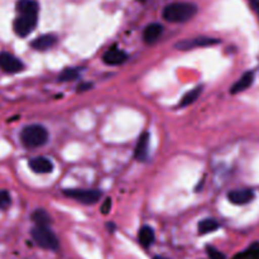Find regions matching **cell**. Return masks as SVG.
Returning <instances> with one entry per match:
<instances>
[{
  "label": "cell",
  "mask_w": 259,
  "mask_h": 259,
  "mask_svg": "<svg viewBox=\"0 0 259 259\" xmlns=\"http://www.w3.org/2000/svg\"><path fill=\"white\" fill-rule=\"evenodd\" d=\"M20 141L27 148H39L45 146L48 141V132L45 126L32 124L22 129Z\"/></svg>",
  "instance_id": "3"
},
{
  "label": "cell",
  "mask_w": 259,
  "mask_h": 259,
  "mask_svg": "<svg viewBox=\"0 0 259 259\" xmlns=\"http://www.w3.org/2000/svg\"><path fill=\"white\" fill-rule=\"evenodd\" d=\"M57 42V37L53 34H43L35 38L32 42V47L37 51H46L52 48Z\"/></svg>",
  "instance_id": "13"
},
{
  "label": "cell",
  "mask_w": 259,
  "mask_h": 259,
  "mask_svg": "<svg viewBox=\"0 0 259 259\" xmlns=\"http://www.w3.org/2000/svg\"><path fill=\"white\" fill-rule=\"evenodd\" d=\"M154 259H166V258H162V257H156Z\"/></svg>",
  "instance_id": "25"
},
{
  "label": "cell",
  "mask_w": 259,
  "mask_h": 259,
  "mask_svg": "<svg viewBox=\"0 0 259 259\" xmlns=\"http://www.w3.org/2000/svg\"><path fill=\"white\" fill-rule=\"evenodd\" d=\"M163 33V27L159 23H151L146 27L143 32V38L144 42L148 43V45H153L157 40L159 39V37Z\"/></svg>",
  "instance_id": "10"
},
{
  "label": "cell",
  "mask_w": 259,
  "mask_h": 259,
  "mask_svg": "<svg viewBox=\"0 0 259 259\" xmlns=\"http://www.w3.org/2000/svg\"><path fill=\"white\" fill-rule=\"evenodd\" d=\"M201 93H202V86H197V88H195L194 90H190L189 93L182 98L181 103H180V106H181V108H185V106H189L191 105V104H194Z\"/></svg>",
  "instance_id": "16"
},
{
  "label": "cell",
  "mask_w": 259,
  "mask_h": 259,
  "mask_svg": "<svg viewBox=\"0 0 259 259\" xmlns=\"http://www.w3.org/2000/svg\"><path fill=\"white\" fill-rule=\"evenodd\" d=\"M128 58L126 53L124 51L118 50V48H113V50H109L105 55L103 56V61L109 66H118L124 63Z\"/></svg>",
  "instance_id": "11"
},
{
  "label": "cell",
  "mask_w": 259,
  "mask_h": 259,
  "mask_svg": "<svg viewBox=\"0 0 259 259\" xmlns=\"http://www.w3.org/2000/svg\"><path fill=\"white\" fill-rule=\"evenodd\" d=\"M33 222L37 224V227H48L51 224V217L45 210H35L32 215Z\"/></svg>",
  "instance_id": "18"
},
{
  "label": "cell",
  "mask_w": 259,
  "mask_h": 259,
  "mask_svg": "<svg viewBox=\"0 0 259 259\" xmlns=\"http://www.w3.org/2000/svg\"><path fill=\"white\" fill-rule=\"evenodd\" d=\"M148 142H149V134L147 132L142 133L139 137L138 143H137L136 151H134V156L138 161H144L147 158V153H148Z\"/></svg>",
  "instance_id": "14"
},
{
  "label": "cell",
  "mask_w": 259,
  "mask_h": 259,
  "mask_svg": "<svg viewBox=\"0 0 259 259\" xmlns=\"http://www.w3.org/2000/svg\"><path fill=\"white\" fill-rule=\"evenodd\" d=\"M110 207H111V200L110 199H106L105 201H104L103 206H101V211H103V214H108L109 211H110Z\"/></svg>",
  "instance_id": "23"
},
{
  "label": "cell",
  "mask_w": 259,
  "mask_h": 259,
  "mask_svg": "<svg viewBox=\"0 0 259 259\" xmlns=\"http://www.w3.org/2000/svg\"><path fill=\"white\" fill-rule=\"evenodd\" d=\"M29 167L33 172L39 175L50 174L53 171V163L50 158L46 157H37V158H32L29 161Z\"/></svg>",
  "instance_id": "9"
},
{
  "label": "cell",
  "mask_w": 259,
  "mask_h": 259,
  "mask_svg": "<svg viewBox=\"0 0 259 259\" xmlns=\"http://www.w3.org/2000/svg\"><path fill=\"white\" fill-rule=\"evenodd\" d=\"M253 197H254V194H253L252 190H248V189L233 190V191H230L229 195H228L229 201L234 205L249 204V202L253 200Z\"/></svg>",
  "instance_id": "8"
},
{
  "label": "cell",
  "mask_w": 259,
  "mask_h": 259,
  "mask_svg": "<svg viewBox=\"0 0 259 259\" xmlns=\"http://www.w3.org/2000/svg\"><path fill=\"white\" fill-rule=\"evenodd\" d=\"M219 43V39L217 38H209V37H199L194 38V39H185L182 42H179L176 45V48L181 51L191 50L195 47H206V46H212Z\"/></svg>",
  "instance_id": "7"
},
{
  "label": "cell",
  "mask_w": 259,
  "mask_h": 259,
  "mask_svg": "<svg viewBox=\"0 0 259 259\" xmlns=\"http://www.w3.org/2000/svg\"><path fill=\"white\" fill-rule=\"evenodd\" d=\"M138 239H139V243H141L142 247H144V248L151 247L154 242L153 229L149 227H143L141 230H139Z\"/></svg>",
  "instance_id": "15"
},
{
  "label": "cell",
  "mask_w": 259,
  "mask_h": 259,
  "mask_svg": "<svg viewBox=\"0 0 259 259\" xmlns=\"http://www.w3.org/2000/svg\"><path fill=\"white\" fill-rule=\"evenodd\" d=\"M0 68L8 73H18L23 71L24 65L19 58L13 56L12 53L2 52L0 53Z\"/></svg>",
  "instance_id": "6"
},
{
  "label": "cell",
  "mask_w": 259,
  "mask_h": 259,
  "mask_svg": "<svg viewBox=\"0 0 259 259\" xmlns=\"http://www.w3.org/2000/svg\"><path fill=\"white\" fill-rule=\"evenodd\" d=\"M10 205V195L5 190H0V209H5Z\"/></svg>",
  "instance_id": "22"
},
{
  "label": "cell",
  "mask_w": 259,
  "mask_h": 259,
  "mask_svg": "<svg viewBox=\"0 0 259 259\" xmlns=\"http://www.w3.org/2000/svg\"><path fill=\"white\" fill-rule=\"evenodd\" d=\"M63 194L85 205L96 204L101 197V192L99 190H65Z\"/></svg>",
  "instance_id": "5"
},
{
  "label": "cell",
  "mask_w": 259,
  "mask_h": 259,
  "mask_svg": "<svg viewBox=\"0 0 259 259\" xmlns=\"http://www.w3.org/2000/svg\"><path fill=\"white\" fill-rule=\"evenodd\" d=\"M206 252H207V255H209L210 259H227L224 253H222L219 249L211 247V245H207Z\"/></svg>",
  "instance_id": "21"
},
{
  "label": "cell",
  "mask_w": 259,
  "mask_h": 259,
  "mask_svg": "<svg viewBox=\"0 0 259 259\" xmlns=\"http://www.w3.org/2000/svg\"><path fill=\"white\" fill-rule=\"evenodd\" d=\"M78 75H80L78 68H66L58 76V80L62 81V82H65V81H73L75 78L78 77Z\"/></svg>",
  "instance_id": "20"
},
{
  "label": "cell",
  "mask_w": 259,
  "mask_h": 259,
  "mask_svg": "<svg viewBox=\"0 0 259 259\" xmlns=\"http://www.w3.org/2000/svg\"><path fill=\"white\" fill-rule=\"evenodd\" d=\"M32 238L38 247L48 250H56L60 247L57 237L48 227H37L32 229Z\"/></svg>",
  "instance_id": "4"
},
{
  "label": "cell",
  "mask_w": 259,
  "mask_h": 259,
  "mask_svg": "<svg viewBox=\"0 0 259 259\" xmlns=\"http://www.w3.org/2000/svg\"><path fill=\"white\" fill-rule=\"evenodd\" d=\"M250 4V7H252L253 12L257 14V17L259 18V0H248Z\"/></svg>",
  "instance_id": "24"
},
{
  "label": "cell",
  "mask_w": 259,
  "mask_h": 259,
  "mask_svg": "<svg viewBox=\"0 0 259 259\" xmlns=\"http://www.w3.org/2000/svg\"><path fill=\"white\" fill-rule=\"evenodd\" d=\"M219 228V223L215 219H205L199 224V233L200 234H209Z\"/></svg>",
  "instance_id": "19"
},
{
  "label": "cell",
  "mask_w": 259,
  "mask_h": 259,
  "mask_svg": "<svg viewBox=\"0 0 259 259\" xmlns=\"http://www.w3.org/2000/svg\"><path fill=\"white\" fill-rule=\"evenodd\" d=\"M253 81H254V72H253V71H248V72H245L244 75H243L242 77H240L239 80H238L237 82L232 86V89H230V93L232 94L243 93V91L247 90L248 88H250V85L253 83Z\"/></svg>",
  "instance_id": "12"
},
{
  "label": "cell",
  "mask_w": 259,
  "mask_h": 259,
  "mask_svg": "<svg viewBox=\"0 0 259 259\" xmlns=\"http://www.w3.org/2000/svg\"><path fill=\"white\" fill-rule=\"evenodd\" d=\"M197 7L192 3H172L163 10V18L171 23H184L195 17Z\"/></svg>",
  "instance_id": "2"
},
{
  "label": "cell",
  "mask_w": 259,
  "mask_h": 259,
  "mask_svg": "<svg viewBox=\"0 0 259 259\" xmlns=\"http://www.w3.org/2000/svg\"><path fill=\"white\" fill-rule=\"evenodd\" d=\"M233 259H259V243H254L244 252L238 253Z\"/></svg>",
  "instance_id": "17"
},
{
  "label": "cell",
  "mask_w": 259,
  "mask_h": 259,
  "mask_svg": "<svg viewBox=\"0 0 259 259\" xmlns=\"http://www.w3.org/2000/svg\"><path fill=\"white\" fill-rule=\"evenodd\" d=\"M17 12L19 15L14 20V32L19 37H27L37 25L38 4L34 0H19Z\"/></svg>",
  "instance_id": "1"
}]
</instances>
